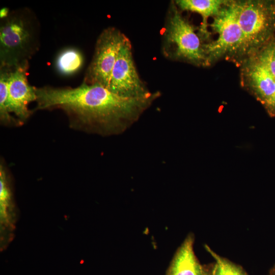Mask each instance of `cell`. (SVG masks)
Segmentation results:
<instances>
[{
    "label": "cell",
    "mask_w": 275,
    "mask_h": 275,
    "mask_svg": "<svg viewBox=\"0 0 275 275\" xmlns=\"http://www.w3.org/2000/svg\"><path fill=\"white\" fill-rule=\"evenodd\" d=\"M205 248L215 260L210 275H247L240 266L218 255L208 245Z\"/></svg>",
    "instance_id": "cell-14"
},
{
    "label": "cell",
    "mask_w": 275,
    "mask_h": 275,
    "mask_svg": "<svg viewBox=\"0 0 275 275\" xmlns=\"http://www.w3.org/2000/svg\"><path fill=\"white\" fill-rule=\"evenodd\" d=\"M127 38L115 28L109 27L102 31L97 40L94 54L83 82L107 89L118 52Z\"/></svg>",
    "instance_id": "cell-6"
},
{
    "label": "cell",
    "mask_w": 275,
    "mask_h": 275,
    "mask_svg": "<svg viewBox=\"0 0 275 275\" xmlns=\"http://www.w3.org/2000/svg\"><path fill=\"white\" fill-rule=\"evenodd\" d=\"M263 106L270 117L275 116V93Z\"/></svg>",
    "instance_id": "cell-16"
},
{
    "label": "cell",
    "mask_w": 275,
    "mask_h": 275,
    "mask_svg": "<svg viewBox=\"0 0 275 275\" xmlns=\"http://www.w3.org/2000/svg\"><path fill=\"white\" fill-rule=\"evenodd\" d=\"M249 57L262 65L275 77V36Z\"/></svg>",
    "instance_id": "cell-15"
},
{
    "label": "cell",
    "mask_w": 275,
    "mask_h": 275,
    "mask_svg": "<svg viewBox=\"0 0 275 275\" xmlns=\"http://www.w3.org/2000/svg\"><path fill=\"white\" fill-rule=\"evenodd\" d=\"M194 236L189 234L178 249L167 275H205L194 251Z\"/></svg>",
    "instance_id": "cell-10"
},
{
    "label": "cell",
    "mask_w": 275,
    "mask_h": 275,
    "mask_svg": "<svg viewBox=\"0 0 275 275\" xmlns=\"http://www.w3.org/2000/svg\"><path fill=\"white\" fill-rule=\"evenodd\" d=\"M28 63L11 69L8 81V109L21 124L31 115L29 104L37 100L36 88L29 84L27 78Z\"/></svg>",
    "instance_id": "cell-8"
},
{
    "label": "cell",
    "mask_w": 275,
    "mask_h": 275,
    "mask_svg": "<svg viewBox=\"0 0 275 275\" xmlns=\"http://www.w3.org/2000/svg\"><path fill=\"white\" fill-rule=\"evenodd\" d=\"M205 275H210V273H209L208 272L205 271Z\"/></svg>",
    "instance_id": "cell-19"
},
{
    "label": "cell",
    "mask_w": 275,
    "mask_h": 275,
    "mask_svg": "<svg viewBox=\"0 0 275 275\" xmlns=\"http://www.w3.org/2000/svg\"><path fill=\"white\" fill-rule=\"evenodd\" d=\"M210 26L217 38L204 44L208 66L222 59L240 66L246 58V52L235 1H227L219 13L213 17Z\"/></svg>",
    "instance_id": "cell-3"
},
{
    "label": "cell",
    "mask_w": 275,
    "mask_h": 275,
    "mask_svg": "<svg viewBox=\"0 0 275 275\" xmlns=\"http://www.w3.org/2000/svg\"><path fill=\"white\" fill-rule=\"evenodd\" d=\"M235 5L247 58L275 36V1H235Z\"/></svg>",
    "instance_id": "cell-5"
},
{
    "label": "cell",
    "mask_w": 275,
    "mask_h": 275,
    "mask_svg": "<svg viewBox=\"0 0 275 275\" xmlns=\"http://www.w3.org/2000/svg\"><path fill=\"white\" fill-rule=\"evenodd\" d=\"M227 0H177L175 3L179 9L200 14L203 18L199 34L203 38L209 36L207 19L216 16Z\"/></svg>",
    "instance_id": "cell-11"
},
{
    "label": "cell",
    "mask_w": 275,
    "mask_h": 275,
    "mask_svg": "<svg viewBox=\"0 0 275 275\" xmlns=\"http://www.w3.org/2000/svg\"><path fill=\"white\" fill-rule=\"evenodd\" d=\"M36 93L37 109H62L72 124L103 135L125 131L160 96L156 92L142 97H123L101 85L84 82L74 88H36Z\"/></svg>",
    "instance_id": "cell-1"
},
{
    "label": "cell",
    "mask_w": 275,
    "mask_h": 275,
    "mask_svg": "<svg viewBox=\"0 0 275 275\" xmlns=\"http://www.w3.org/2000/svg\"><path fill=\"white\" fill-rule=\"evenodd\" d=\"M269 275H275V265L270 270Z\"/></svg>",
    "instance_id": "cell-18"
},
{
    "label": "cell",
    "mask_w": 275,
    "mask_h": 275,
    "mask_svg": "<svg viewBox=\"0 0 275 275\" xmlns=\"http://www.w3.org/2000/svg\"><path fill=\"white\" fill-rule=\"evenodd\" d=\"M11 69L1 68L0 71V120L2 124H21L10 113L8 106V81Z\"/></svg>",
    "instance_id": "cell-13"
},
{
    "label": "cell",
    "mask_w": 275,
    "mask_h": 275,
    "mask_svg": "<svg viewBox=\"0 0 275 275\" xmlns=\"http://www.w3.org/2000/svg\"><path fill=\"white\" fill-rule=\"evenodd\" d=\"M84 59L81 52L74 48H68L61 51L56 60L58 71L64 75H70L82 67Z\"/></svg>",
    "instance_id": "cell-12"
},
{
    "label": "cell",
    "mask_w": 275,
    "mask_h": 275,
    "mask_svg": "<svg viewBox=\"0 0 275 275\" xmlns=\"http://www.w3.org/2000/svg\"><path fill=\"white\" fill-rule=\"evenodd\" d=\"M242 86L263 105L275 93V77L253 58H247L240 65Z\"/></svg>",
    "instance_id": "cell-9"
},
{
    "label": "cell",
    "mask_w": 275,
    "mask_h": 275,
    "mask_svg": "<svg viewBox=\"0 0 275 275\" xmlns=\"http://www.w3.org/2000/svg\"><path fill=\"white\" fill-rule=\"evenodd\" d=\"M0 26L1 68L13 69L29 63L39 49V23L26 8L10 12Z\"/></svg>",
    "instance_id": "cell-2"
},
{
    "label": "cell",
    "mask_w": 275,
    "mask_h": 275,
    "mask_svg": "<svg viewBox=\"0 0 275 275\" xmlns=\"http://www.w3.org/2000/svg\"><path fill=\"white\" fill-rule=\"evenodd\" d=\"M9 10L7 8H4L1 9L0 11L1 19H2L6 17L9 15Z\"/></svg>",
    "instance_id": "cell-17"
},
{
    "label": "cell",
    "mask_w": 275,
    "mask_h": 275,
    "mask_svg": "<svg viewBox=\"0 0 275 275\" xmlns=\"http://www.w3.org/2000/svg\"><path fill=\"white\" fill-rule=\"evenodd\" d=\"M107 89L126 98L142 97L151 93L139 77L133 59L131 44L128 38L118 52Z\"/></svg>",
    "instance_id": "cell-7"
},
{
    "label": "cell",
    "mask_w": 275,
    "mask_h": 275,
    "mask_svg": "<svg viewBox=\"0 0 275 275\" xmlns=\"http://www.w3.org/2000/svg\"><path fill=\"white\" fill-rule=\"evenodd\" d=\"M164 54L197 66H208L204 42L196 28L184 18L175 2L171 5L164 32Z\"/></svg>",
    "instance_id": "cell-4"
}]
</instances>
